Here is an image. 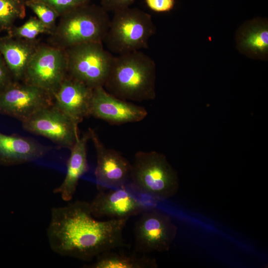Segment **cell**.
Here are the masks:
<instances>
[{
  "label": "cell",
  "instance_id": "cell-1",
  "mask_svg": "<svg viewBox=\"0 0 268 268\" xmlns=\"http://www.w3.org/2000/svg\"><path fill=\"white\" fill-rule=\"evenodd\" d=\"M50 218L48 243L61 256L90 261L104 252L127 246L123 232L129 218L98 220L86 201L54 207Z\"/></svg>",
  "mask_w": 268,
  "mask_h": 268
},
{
  "label": "cell",
  "instance_id": "cell-2",
  "mask_svg": "<svg viewBox=\"0 0 268 268\" xmlns=\"http://www.w3.org/2000/svg\"><path fill=\"white\" fill-rule=\"evenodd\" d=\"M156 66L141 51L114 56L103 86L113 96L128 101L141 102L155 97Z\"/></svg>",
  "mask_w": 268,
  "mask_h": 268
},
{
  "label": "cell",
  "instance_id": "cell-3",
  "mask_svg": "<svg viewBox=\"0 0 268 268\" xmlns=\"http://www.w3.org/2000/svg\"><path fill=\"white\" fill-rule=\"evenodd\" d=\"M110 20L102 6L88 3L74 8L60 16L50 34V45L66 50L82 43H103Z\"/></svg>",
  "mask_w": 268,
  "mask_h": 268
},
{
  "label": "cell",
  "instance_id": "cell-4",
  "mask_svg": "<svg viewBox=\"0 0 268 268\" xmlns=\"http://www.w3.org/2000/svg\"><path fill=\"white\" fill-rule=\"evenodd\" d=\"M155 30L150 15L128 7L114 12L103 43L109 52L117 55L141 51L147 48Z\"/></svg>",
  "mask_w": 268,
  "mask_h": 268
},
{
  "label": "cell",
  "instance_id": "cell-5",
  "mask_svg": "<svg viewBox=\"0 0 268 268\" xmlns=\"http://www.w3.org/2000/svg\"><path fill=\"white\" fill-rule=\"evenodd\" d=\"M130 180L135 189L162 200L175 196L179 188L176 171L165 155L153 151L135 154Z\"/></svg>",
  "mask_w": 268,
  "mask_h": 268
},
{
  "label": "cell",
  "instance_id": "cell-6",
  "mask_svg": "<svg viewBox=\"0 0 268 268\" xmlns=\"http://www.w3.org/2000/svg\"><path fill=\"white\" fill-rule=\"evenodd\" d=\"M64 50L69 76L92 88L103 87L114 56L102 42L80 44Z\"/></svg>",
  "mask_w": 268,
  "mask_h": 268
},
{
  "label": "cell",
  "instance_id": "cell-7",
  "mask_svg": "<svg viewBox=\"0 0 268 268\" xmlns=\"http://www.w3.org/2000/svg\"><path fill=\"white\" fill-rule=\"evenodd\" d=\"M67 75L65 50L50 44L39 45L28 63L22 81L53 96Z\"/></svg>",
  "mask_w": 268,
  "mask_h": 268
},
{
  "label": "cell",
  "instance_id": "cell-8",
  "mask_svg": "<svg viewBox=\"0 0 268 268\" xmlns=\"http://www.w3.org/2000/svg\"><path fill=\"white\" fill-rule=\"evenodd\" d=\"M177 233V227L169 215L147 208L134 225L135 249L142 253L168 251Z\"/></svg>",
  "mask_w": 268,
  "mask_h": 268
},
{
  "label": "cell",
  "instance_id": "cell-9",
  "mask_svg": "<svg viewBox=\"0 0 268 268\" xmlns=\"http://www.w3.org/2000/svg\"><path fill=\"white\" fill-rule=\"evenodd\" d=\"M21 123L25 131L69 150L79 137L78 125L54 104L40 109Z\"/></svg>",
  "mask_w": 268,
  "mask_h": 268
},
{
  "label": "cell",
  "instance_id": "cell-10",
  "mask_svg": "<svg viewBox=\"0 0 268 268\" xmlns=\"http://www.w3.org/2000/svg\"><path fill=\"white\" fill-rule=\"evenodd\" d=\"M53 105L51 94L22 81L14 80L0 93V114L21 122L40 109Z\"/></svg>",
  "mask_w": 268,
  "mask_h": 268
},
{
  "label": "cell",
  "instance_id": "cell-11",
  "mask_svg": "<svg viewBox=\"0 0 268 268\" xmlns=\"http://www.w3.org/2000/svg\"><path fill=\"white\" fill-rule=\"evenodd\" d=\"M88 130L96 152L94 175L98 189L125 187L130 179L132 163L119 152L106 147L93 129Z\"/></svg>",
  "mask_w": 268,
  "mask_h": 268
},
{
  "label": "cell",
  "instance_id": "cell-12",
  "mask_svg": "<svg viewBox=\"0 0 268 268\" xmlns=\"http://www.w3.org/2000/svg\"><path fill=\"white\" fill-rule=\"evenodd\" d=\"M90 115L110 124L120 125L141 121L147 112L144 107L118 98L99 86L93 88Z\"/></svg>",
  "mask_w": 268,
  "mask_h": 268
},
{
  "label": "cell",
  "instance_id": "cell-13",
  "mask_svg": "<svg viewBox=\"0 0 268 268\" xmlns=\"http://www.w3.org/2000/svg\"><path fill=\"white\" fill-rule=\"evenodd\" d=\"M89 203L95 218H129L147 209L143 203L134 198L125 187L99 191Z\"/></svg>",
  "mask_w": 268,
  "mask_h": 268
},
{
  "label": "cell",
  "instance_id": "cell-14",
  "mask_svg": "<svg viewBox=\"0 0 268 268\" xmlns=\"http://www.w3.org/2000/svg\"><path fill=\"white\" fill-rule=\"evenodd\" d=\"M93 88L68 74L53 95L54 104L75 124L90 115Z\"/></svg>",
  "mask_w": 268,
  "mask_h": 268
},
{
  "label": "cell",
  "instance_id": "cell-15",
  "mask_svg": "<svg viewBox=\"0 0 268 268\" xmlns=\"http://www.w3.org/2000/svg\"><path fill=\"white\" fill-rule=\"evenodd\" d=\"M235 41L242 54L253 59L268 60V19L258 17L244 22L236 32Z\"/></svg>",
  "mask_w": 268,
  "mask_h": 268
},
{
  "label": "cell",
  "instance_id": "cell-16",
  "mask_svg": "<svg viewBox=\"0 0 268 268\" xmlns=\"http://www.w3.org/2000/svg\"><path fill=\"white\" fill-rule=\"evenodd\" d=\"M50 147L17 134L0 132V164L11 166L34 161L44 156Z\"/></svg>",
  "mask_w": 268,
  "mask_h": 268
},
{
  "label": "cell",
  "instance_id": "cell-17",
  "mask_svg": "<svg viewBox=\"0 0 268 268\" xmlns=\"http://www.w3.org/2000/svg\"><path fill=\"white\" fill-rule=\"evenodd\" d=\"M89 140L90 133L88 130L79 137L70 149L65 177L61 185L54 190V193L59 194L65 201L71 200L76 190L79 180L88 170L87 144Z\"/></svg>",
  "mask_w": 268,
  "mask_h": 268
},
{
  "label": "cell",
  "instance_id": "cell-18",
  "mask_svg": "<svg viewBox=\"0 0 268 268\" xmlns=\"http://www.w3.org/2000/svg\"><path fill=\"white\" fill-rule=\"evenodd\" d=\"M35 40H27L8 35L0 37V53L14 80L23 81L28 63L39 46Z\"/></svg>",
  "mask_w": 268,
  "mask_h": 268
},
{
  "label": "cell",
  "instance_id": "cell-19",
  "mask_svg": "<svg viewBox=\"0 0 268 268\" xmlns=\"http://www.w3.org/2000/svg\"><path fill=\"white\" fill-rule=\"evenodd\" d=\"M91 268H156V260L146 257H139L112 252H104L96 257Z\"/></svg>",
  "mask_w": 268,
  "mask_h": 268
},
{
  "label": "cell",
  "instance_id": "cell-20",
  "mask_svg": "<svg viewBox=\"0 0 268 268\" xmlns=\"http://www.w3.org/2000/svg\"><path fill=\"white\" fill-rule=\"evenodd\" d=\"M25 14L23 0H0V30L8 31L16 20L23 18Z\"/></svg>",
  "mask_w": 268,
  "mask_h": 268
},
{
  "label": "cell",
  "instance_id": "cell-21",
  "mask_svg": "<svg viewBox=\"0 0 268 268\" xmlns=\"http://www.w3.org/2000/svg\"><path fill=\"white\" fill-rule=\"evenodd\" d=\"M7 35L27 40H35L40 34L51 32L37 17H31L19 26H13L7 31Z\"/></svg>",
  "mask_w": 268,
  "mask_h": 268
},
{
  "label": "cell",
  "instance_id": "cell-22",
  "mask_svg": "<svg viewBox=\"0 0 268 268\" xmlns=\"http://www.w3.org/2000/svg\"><path fill=\"white\" fill-rule=\"evenodd\" d=\"M37 15V17L50 30L51 34L56 26V20L59 15L52 7L39 0H27L24 1Z\"/></svg>",
  "mask_w": 268,
  "mask_h": 268
},
{
  "label": "cell",
  "instance_id": "cell-23",
  "mask_svg": "<svg viewBox=\"0 0 268 268\" xmlns=\"http://www.w3.org/2000/svg\"><path fill=\"white\" fill-rule=\"evenodd\" d=\"M54 9L60 16L68 11L89 2L90 0H39Z\"/></svg>",
  "mask_w": 268,
  "mask_h": 268
},
{
  "label": "cell",
  "instance_id": "cell-24",
  "mask_svg": "<svg viewBox=\"0 0 268 268\" xmlns=\"http://www.w3.org/2000/svg\"><path fill=\"white\" fill-rule=\"evenodd\" d=\"M147 6L157 12H165L171 10L175 3V0H145Z\"/></svg>",
  "mask_w": 268,
  "mask_h": 268
},
{
  "label": "cell",
  "instance_id": "cell-25",
  "mask_svg": "<svg viewBox=\"0 0 268 268\" xmlns=\"http://www.w3.org/2000/svg\"><path fill=\"white\" fill-rule=\"evenodd\" d=\"M13 81L12 75L0 53V93Z\"/></svg>",
  "mask_w": 268,
  "mask_h": 268
},
{
  "label": "cell",
  "instance_id": "cell-26",
  "mask_svg": "<svg viewBox=\"0 0 268 268\" xmlns=\"http://www.w3.org/2000/svg\"><path fill=\"white\" fill-rule=\"evenodd\" d=\"M135 0H101L102 7L106 11L116 10L130 7Z\"/></svg>",
  "mask_w": 268,
  "mask_h": 268
},
{
  "label": "cell",
  "instance_id": "cell-27",
  "mask_svg": "<svg viewBox=\"0 0 268 268\" xmlns=\"http://www.w3.org/2000/svg\"><path fill=\"white\" fill-rule=\"evenodd\" d=\"M24 1H26V0H23Z\"/></svg>",
  "mask_w": 268,
  "mask_h": 268
}]
</instances>
